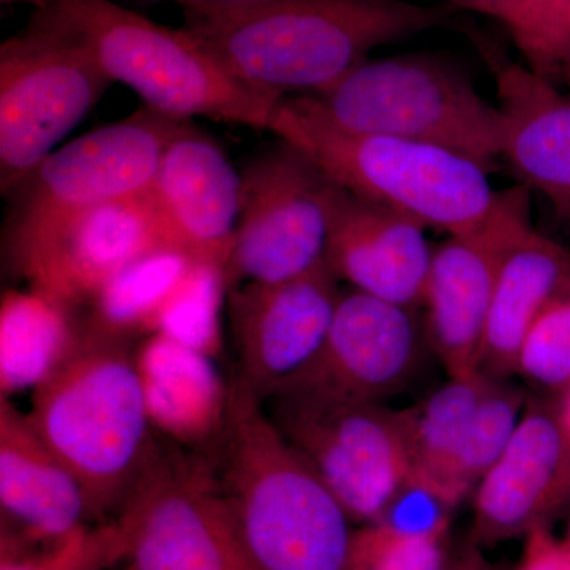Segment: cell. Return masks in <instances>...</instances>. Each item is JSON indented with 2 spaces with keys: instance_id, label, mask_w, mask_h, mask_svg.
I'll return each instance as SVG.
<instances>
[{
  "instance_id": "37",
  "label": "cell",
  "mask_w": 570,
  "mask_h": 570,
  "mask_svg": "<svg viewBox=\"0 0 570 570\" xmlns=\"http://www.w3.org/2000/svg\"><path fill=\"white\" fill-rule=\"evenodd\" d=\"M560 411L562 423H564L566 430L570 434V389L566 390L560 396Z\"/></svg>"
},
{
  "instance_id": "27",
  "label": "cell",
  "mask_w": 570,
  "mask_h": 570,
  "mask_svg": "<svg viewBox=\"0 0 570 570\" xmlns=\"http://www.w3.org/2000/svg\"><path fill=\"white\" fill-rule=\"evenodd\" d=\"M527 392L491 379L452 469L450 487L459 502L472 497L480 480L508 448L528 403Z\"/></svg>"
},
{
  "instance_id": "39",
  "label": "cell",
  "mask_w": 570,
  "mask_h": 570,
  "mask_svg": "<svg viewBox=\"0 0 570 570\" xmlns=\"http://www.w3.org/2000/svg\"><path fill=\"white\" fill-rule=\"evenodd\" d=\"M560 77L562 78V81H564L566 85H568L570 88V63L561 70Z\"/></svg>"
},
{
  "instance_id": "18",
  "label": "cell",
  "mask_w": 570,
  "mask_h": 570,
  "mask_svg": "<svg viewBox=\"0 0 570 570\" xmlns=\"http://www.w3.org/2000/svg\"><path fill=\"white\" fill-rule=\"evenodd\" d=\"M425 230L417 220L335 184L325 264L354 291L417 309L433 257Z\"/></svg>"
},
{
  "instance_id": "28",
  "label": "cell",
  "mask_w": 570,
  "mask_h": 570,
  "mask_svg": "<svg viewBox=\"0 0 570 570\" xmlns=\"http://www.w3.org/2000/svg\"><path fill=\"white\" fill-rule=\"evenodd\" d=\"M124 564L121 532L115 521L82 524L48 542L0 539V570H111Z\"/></svg>"
},
{
  "instance_id": "33",
  "label": "cell",
  "mask_w": 570,
  "mask_h": 570,
  "mask_svg": "<svg viewBox=\"0 0 570 570\" xmlns=\"http://www.w3.org/2000/svg\"><path fill=\"white\" fill-rule=\"evenodd\" d=\"M566 0H521L519 17L510 29L524 58H530L547 26Z\"/></svg>"
},
{
  "instance_id": "10",
  "label": "cell",
  "mask_w": 570,
  "mask_h": 570,
  "mask_svg": "<svg viewBox=\"0 0 570 570\" xmlns=\"http://www.w3.org/2000/svg\"><path fill=\"white\" fill-rule=\"evenodd\" d=\"M115 85L61 33L28 24L0 47V189L7 197Z\"/></svg>"
},
{
  "instance_id": "11",
  "label": "cell",
  "mask_w": 570,
  "mask_h": 570,
  "mask_svg": "<svg viewBox=\"0 0 570 570\" xmlns=\"http://www.w3.org/2000/svg\"><path fill=\"white\" fill-rule=\"evenodd\" d=\"M243 176V204L228 258V287L277 283L324 264L335 181L305 151L277 138Z\"/></svg>"
},
{
  "instance_id": "12",
  "label": "cell",
  "mask_w": 570,
  "mask_h": 570,
  "mask_svg": "<svg viewBox=\"0 0 570 570\" xmlns=\"http://www.w3.org/2000/svg\"><path fill=\"white\" fill-rule=\"evenodd\" d=\"M531 227L530 189L517 186L498 194L493 212L480 227L450 235L433 249L423 325L428 346L449 377L478 373L502 258Z\"/></svg>"
},
{
  "instance_id": "31",
  "label": "cell",
  "mask_w": 570,
  "mask_h": 570,
  "mask_svg": "<svg viewBox=\"0 0 570 570\" xmlns=\"http://www.w3.org/2000/svg\"><path fill=\"white\" fill-rule=\"evenodd\" d=\"M528 67L553 80L570 63V0L551 18L534 51L527 59Z\"/></svg>"
},
{
  "instance_id": "15",
  "label": "cell",
  "mask_w": 570,
  "mask_h": 570,
  "mask_svg": "<svg viewBox=\"0 0 570 570\" xmlns=\"http://www.w3.org/2000/svg\"><path fill=\"white\" fill-rule=\"evenodd\" d=\"M337 284L324 262L302 276L239 284L228 292L236 374L262 401L317 354L343 292Z\"/></svg>"
},
{
  "instance_id": "6",
  "label": "cell",
  "mask_w": 570,
  "mask_h": 570,
  "mask_svg": "<svg viewBox=\"0 0 570 570\" xmlns=\"http://www.w3.org/2000/svg\"><path fill=\"white\" fill-rule=\"evenodd\" d=\"M344 129L423 142L493 171L504 154L505 121L452 55L415 51L367 59L311 96Z\"/></svg>"
},
{
  "instance_id": "40",
  "label": "cell",
  "mask_w": 570,
  "mask_h": 570,
  "mask_svg": "<svg viewBox=\"0 0 570 570\" xmlns=\"http://www.w3.org/2000/svg\"><path fill=\"white\" fill-rule=\"evenodd\" d=\"M564 540H566V542H568V543H569V546H570V519H569V521H568V530H566Z\"/></svg>"
},
{
  "instance_id": "14",
  "label": "cell",
  "mask_w": 570,
  "mask_h": 570,
  "mask_svg": "<svg viewBox=\"0 0 570 570\" xmlns=\"http://www.w3.org/2000/svg\"><path fill=\"white\" fill-rule=\"evenodd\" d=\"M471 540L527 538L570 513V434L560 396H528L515 434L472 493Z\"/></svg>"
},
{
  "instance_id": "36",
  "label": "cell",
  "mask_w": 570,
  "mask_h": 570,
  "mask_svg": "<svg viewBox=\"0 0 570 570\" xmlns=\"http://www.w3.org/2000/svg\"><path fill=\"white\" fill-rule=\"evenodd\" d=\"M480 550L482 549L479 546L469 540L466 549L461 550L455 558L449 560L444 570H491Z\"/></svg>"
},
{
  "instance_id": "1",
  "label": "cell",
  "mask_w": 570,
  "mask_h": 570,
  "mask_svg": "<svg viewBox=\"0 0 570 570\" xmlns=\"http://www.w3.org/2000/svg\"><path fill=\"white\" fill-rule=\"evenodd\" d=\"M455 24L452 7L409 0H269L184 29L239 80L284 100L325 91L379 47Z\"/></svg>"
},
{
  "instance_id": "7",
  "label": "cell",
  "mask_w": 570,
  "mask_h": 570,
  "mask_svg": "<svg viewBox=\"0 0 570 570\" xmlns=\"http://www.w3.org/2000/svg\"><path fill=\"white\" fill-rule=\"evenodd\" d=\"M111 521L124 570H255L214 452L159 442Z\"/></svg>"
},
{
  "instance_id": "3",
  "label": "cell",
  "mask_w": 570,
  "mask_h": 570,
  "mask_svg": "<svg viewBox=\"0 0 570 570\" xmlns=\"http://www.w3.org/2000/svg\"><path fill=\"white\" fill-rule=\"evenodd\" d=\"M32 393L29 419L80 483L89 521L115 519L159 445L132 343L96 332L82 314L77 344Z\"/></svg>"
},
{
  "instance_id": "2",
  "label": "cell",
  "mask_w": 570,
  "mask_h": 570,
  "mask_svg": "<svg viewBox=\"0 0 570 570\" xmlns=\"http://www.w3.org/2000/svg\"><path fill=\"white\" fill-rule=\"evenodd\" d=\"M217 471L255 570H348L355 521L232 376Z\"/></svg>"
},
{
  "instance_id": "13",
  "label": "cell",
  "mask_w": 570,
  "mask_h": 570,
  "mask_svg": "<svg viewBox=\"0 0 570 570\" xmlns=\"http://www.w3.org/2000/svg\"><path fill=\"white\" fill-rule=\"evenodd\" d=\"M415 311L354 288L341 292L317 354L272 395L295 392L385 404L422 365L428 340Z\"/></svg>"
},
{
  "instance_id": "32",
  "label": "cell",
  "mask_w": 570,
  "mask_h": 570,
  "mask_svg": "<svg viewBox=\"0 0 570 570\" xmlns=\"http://www.w3.org/2000/svg\"><path fill=\"white\" fill-rule=\"evenodd\" d=\"M517 570H570V546L550 528L531 531L524 538L523 558Z\"/></svg>"
},
{
  "instance_id": "23",
  "label": "cell",
  "mask_w": 570,
  "mask_h": 570,
  "mask_svg": "<svg viewBox=\"0 0 570 570\" xmlns=\"http://www.w3.org/2000/svg\"><path fill=\"white\" fill-rule=\"evenodd\" d=\"M82 309L29 287L6 291L0 302V392L36 390L77 344Z\"/></svg>"
},
{
  "instance_id": "30",
  "label": "cell",
  "mask_w": 570,
  "mask_h": 570,
  "mask_svg": "<svg viewBox=\"0 0 570 570\" xmlns=\"http://www.w3.org/2000/svg\"><path fill=\"white\" fill-rule=\"evenodd\" d=\"M449 531L409 532L384 523L363 524L355 530L348 570H444Z\"/></svg>"
},
{
  "instance_id": "29",
  "label": "cell",
  "mask_w": 570,
  "mask_h": 570,
  "mask_svg": "<svg viewBox=\"0 0 570 570\" xmlns=\"http://www.w3.org/2000/svg\"><path fill=\"white\" fill-rule=\"evenodd\" d=\"M546 395L570 389V285L535 318L521 344L517 373Z\"/></svg>"
},
{
  "instance_id": "17",
  "label": "cell",
  "mask_w": 570,
  "mask_h": 570,
  "mask_svg": "<svg viewBox=\"0 0 570 570\" xmlns=\"http://www.w3.org/2000/svg\"><path fill=\"white\" fill-rule=\"evenodd\" d=\"M165 242L227 268L243 204V176L193 121L168 142L149 187Z\"/></svg>"
},
{
  "instance_id": "20",
  "label": "cell",
  "mask_w": 570,
  "mask_h": 570,
  "mask_svg": "<svg viewBox=\"0 0 570 570\" xmlns=\"http://www.w3.org/2000/svg\"><path fill=\"white\" fill-rule=\"evenodd\" d=\"M2 535L48 542L89 523L85 493L26 412L0 396ZM92 523V521H91Z\"/></svg>"
},
{
  "instance_id": "4",
  "label": "cell",
  "mask_w": 570,
  "mask_h": 570,
  "mask_svg": "<svg viewBox=\"0 0 570 570\" xmlns=\"http://www.w3.org/2000/svg\"><path fill=\"white\" fill-rule=\"evenodd\" d=\"M29 24L77 41L154 111L272 132L283 100L239 80L187 29L165 28L115 0H48Z\"/></svg>"
},
{
  "instance_id": "22",
  "label": "cell",
  "mask_w": 570,
  "mask_h": 570,
  "mask_svg": "<svg viewBox=\"0 0 570 570\" xmlns=\"http://www.w3.org/2000/svg\"><path fill=\"white\" fill-rule=\"evenodd\" d=\"M569 285L570 249L528 228L509 247L499 268L480 373L501 381L515 376L520 347L532 324Z\"/></svg>"
},
{
  "instance_id": "16",
  "label": "cell",
  "mask_w": 570,
  "mask_h": 570,
  "mask_svg": "<svg viewBox=\"0 0 570 570\" xmlns=\"http://www.w3.org/2000/svg\"><path fill=\"white\" fill-rule=\"evenodd\" d=\"M165 245L148 190L66 217L9 261L29 287L85 309L124 266Z\"/></svg>"
},
{
  "instance_id": "35",
  "label": "cell",
  "mask_w": 570,
  "mask_h": 570,
  "mask_svg": "<svg viewBox=\"0 0 570 570\" xmlns=\"http://www.w3.org/2000/svg\"><path fill=\"white\" fill-rule=\"evenodd\" d=\"M455 9L475 11L501 21L505 28L512 29L521 7V0H449Z\"/></svg>"
},
{
  "instance_id": "19",
  "label": "cell",
  "mask_w": 570,
  "mask_h": 570,
  "mask_svg": "<svg viewBox=\"0 0 570 570\" xmlns=\"http://www.w3.org/2000/svg\"><path fill=\"white\" fill-rule=\"evenodd\" d=\"M475 43L497 80L505 121L502 159L521 186L543 195L570 225V97L550 78L510 61L489 40Z\"/></svg>"
},
{
  "instance_id": "34",
  "label": "cell",
  "mask_w": 570,
  "mask_h": 570,
  "mask_svg": "<svg viewBox=\"0 0 570 570\" xmlns=\"http://www.w3.org/2000/svg\"><path fill=\"white\" fill-rule=\"evenodd\" d=\"M140 3L174 2L181 7L186 20H212L254 9L269 0H135Z\"/></svg>"
},
{
  "instance_id": "38",
  "label": "cell",
  "mask_w": 570,
  "mask_h": 570,
  "mask_svg": "<svg viewBox=\"0 0 570 570\" xmlns=\"http://www.w3.org/2000/svg\"><path fill=\"white\" fill-rule=\"evenodd\" d=\"M3 6H32L33 9L39 10L41 7L47 6L48 0H0Z\"/></svg>"
},
{
  "instance_id": "9",
  "label": "cell",
  "mask_w": 570,
  "mask_h": 570,
  "mask_svg": "<svg viewBox=\"0 0 570 570\" xmlns=\"http://www.w3.org/2000/svg\"><path fill=\"white\" fill-rule=\"evenodd\" d=\"M186 121L142 107L56 149L6 197L7 255L82 209L148 193L168 142Z\"/></svg>"
},
{
  "instance_id": "25",
  "label": "cell",
  "mask_w": 570,
  "mask_h": 570,
  "mask_svg": "<svg viewBox=\"0 0 570 570\" xmlns=\"http://www.w3.org/2000/svg\"><path fill=\"white\" fill-rule=\"evenodd\" d=\"M491 379L480 371L449 377L414 407L403 409L412 471L436 483L456 505L459 499L450 487L453 464Z\"/></svg>"
},
{
  "instance_id": "8",
  "label": "cell",
  "mask_w": 570,
  "mask_h": 570,
  "mask_svg": "<svg viewBox=\"0 0 570 570\" xmlns=\"http://www.w3.org/2000/svg\"><path fill=\"white\" fill-rule=\"evenodd\" d=\"M262 403L351 519L377 523L412 472L404 411L295 392L275 393Z\"/></svg>"
},
{
  "instance_id": "5",
  "label": "cell",
  "mask_w": 570,
  "mask_h": 570,
  "mask_svg": "<svg viewBox=\"0 0 570 570\" xmlns=\"http://www.w3.org/2000/svg\"><path fill=\"white\" fill-rule=\"evenodd\" d=\"M269 134L305 151L347 193L449 236L480 227L497 205L480 165L436 146L344 129L311 96L284 99Z\"/></svg>"
},
{
  "instance_id": "21",
  "label": "cell",
  "mask_w": 570,
  "mask_h": 570,
  "mask_svg": "<svg viewBox=\"0 0 570 570\" xmlns=\"http://www.w3.org/2000/svg\"><path fill=\"white\" fill-rule=\"evenodd\" d=\"M134 360L156 434L178 448L214 452L232 392L216 358L153 333L134 348Z\"/></svg>"
},
{
  "instance_id": "26",
  "label": "cell",
  "mask_w": 570,
  "mask_h": 570,
  "mask_svg": "<svg viewBox=\"0 0 570 570\" xmlns=\"http://www.w3.org/2000/svg\"><path fill=\"white\" fill-rule=\"evenodd\" d=\"M228 292L230 287L223 265L195 261L160 311L153 333L217 360L223 352V313Z\"/></svg>"
},
{
  "instance_id": "24",
  "label": "cell",
  "mask_w": 570,
  "mask_h": 570,
  "mask_svg": "<svg viewBox=\"0 0 570 570\" xmlns=\"http://www.w3.org/2000/svg\"><path fill=\"white\" fill-rule=\"evenodd\" d=\"M195 261L186 250L168 245L135 258L82 309L86 324L127 343L151 335L160 311Z\"/></svg>"
}]
</instances>
